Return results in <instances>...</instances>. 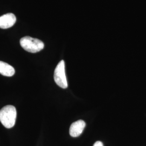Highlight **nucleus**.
Here are the masks:
<instances>
[{
  "mask_svg": "<svg viewBox=\"0 0 146 146\" xmlns=\"http://www.w3.org/2000/svg\"><path fill=\"white\" fill-rule=\"evenodd\" d=\"M17 112L15 107L7 105L0 110V121L7 128H11L15 125Z\"/></svg>",
  "mask_w": 146,
  "mask_h": 146,
  "instance_id": "f257e3e1",
  "label": "nucleus"
},
{
  "mask_svg": "<svg viewBox=\"0 0 146 146\" xmlns=\"http://www.w3.org/2000/svg\"><path fill=\"white\" fill-rule=\"evenodd\" d=\"M20 45L28 52L36 53L39 52L44 48V44L41 40L30 36L21 38Z\"/></svg>",
  "mask_w": 146,
  "mask_h": 146,
  "instance_id": "f03ea898",
  "label": "nucleus"
},
{
  "mask_svg": "<svg viewBox=\"0 0 146 146\" xmlns=\"http://www.w3.org/2000/svg\"><path fill=\"white\" fill-rule=\"evenodd\" d=\"M54 78L55 83L60 87L63 89L68 87V83L65 73V63L63 60L58 63L54 71Z\"/></svg>",
  "mask_w": 146,
  "mask_h": 146,
  "instance_id": "7ed1b4c3",
  "label": "nucleus"
},
{
  "mask_svg": "<svg viewBox=\"0 0 146 146\" xmlns=\"http://www.w3.org/2000/svg\"><path fill=\"white\" fill-rule=\"evenodd\" d=\"M16 18L13 13H8L0 16V28L8 29L15 23Z\"/></svg>",
  "mask_w": 146,
  "mask_h": 146,
  "instance_id": "20e7f679",
  "label": "nucleus"
},
{
  "mask_svg": "<svg viewBox=\"0 0 146 146\" xmlns=\"http://www.w3.org/2000/svg\"><path fill=\"white\" fill-rule=\"evenodd\" d=\"M86 123L83 120H80L73 123L69 128V134L71 136L76 137L80 135L85 128Z\"/></svg>",
  "mask_w": 146,
  "mask_h": 146,
  "instance_id": "39448f33",
  "label": "nucleus"
},
{
  "mask_svg": "<svg viewBox=\"0 0 146 146\" xmlns=\"http://www.w3.org/2000/svg\"><path fill=\"white\" fill-rule=\"evenodd\" d=\"M15 73V69L10 64L0 61V74L11 77L13 76Z\"/></svg>",
  "mask_w": 146,
  "mask_h": 146,
  "instance_id": "423d86ee",
  "label": "nucleus"
},
{
  "mask_svg": "<svg viewBox=\"0 0 146 146\" xmlns=\"http://www.w3.org/2000/svg\"><path fill=\"white\" fill-rule=\"evenodd\" d=\"M93 146H104V145L101 141H96L94 144Z\"/></svg>",
  "mask_w": 146,
  "mask_h": 146,
  "instance_id": "0eeeda50",
  "label": "nucleus"
}]
</instances>
